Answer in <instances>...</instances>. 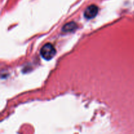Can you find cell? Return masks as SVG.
I'll use <instances>...</instances> for the list:
<instances>
[{"label": "cell", "mask_w": 134, "mask_h": 134, "mask_svg": "<svg viewBox=\"0 0 134 134\" xmlns=\"http://www.w3.org/2000/svg\"><path fill=\"white\" fill-rule=\"evenodd\" d=\"M42 57L46 60H50L56 55V51L51 43H46L42 47L40 51Z\"/></svg>", "instance_id": "cell-1"}, {"label": "cell", "mask_w": 134, "mask_h": 134, "mask_svg": "<svg viewBox=\"0 0 134 134\" xmlns=\"http://www.w3.org/2000/svg\"><path fill=\"white\" fill-rule=\"evenodd\" d=\"M98 11H99V9H98V6L95 5H91L85 9L84 16L87 19H92L96 16Z\"/></svg>", "instance_id": "cell-2"}, {"label": "cell", "mask_w": 134, "mask_h": 134, "mask_svg": "<svg viewBox=\"0 0 134 134\" xmlns=\"http://www.w3.org/2000/svg\"><path fill=\"white\" fill-rule=\"evenodd\" d=\"M77 28V24L74 22H71L64 25L62 28V31L64 32H71L73 31Z\"/></svg>", "instance_id": "cell-3"}]
</instances>
